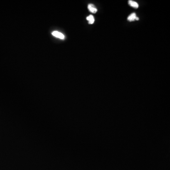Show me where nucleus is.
I'll use <instances>...</instances> for the list:
<instances>
[{"instance_id":"3","label":"nucleus","mask_w":170,"mask_h":170,"mask_svg":"<svg viewBox=\"0 0 170 170\" xmlns=\"http://www.w3.org/2000/svg\"><path fill=\"white\" fill-rule=\"evenodd\" d=\"M129 5H130V6L132 7L136 8V9H137L139 8V4H138V3L137 2H136V1H132V0L129 1Z\"/></svg>"},{"instance_id":"5","label":"nucleus","mask_w":170,"mask_h":170,"mask_svg":"<svg viewBox=\"0 0 170 170\" xmlns=\"http://www.w3.org/2000/svg\"><path fill=\"white\" fill-rule=\"evenodd\" d=\"M87 20H88V23L90 24H93L94 22V19L93 16L90 15L87 17Z\"/></svg>"},{"instance_id":"1","label":"nucleus","mask_w":170,"mask_h":170,"mask_svg":"<svg viewBox=\"0 0 170 170\" xmlns=\"http://www.w3.org/2000/svg\"><path fill=\"white\" fill-rule=\"evenodd\" d=\"M52 35L55 37H58L61 39H64L65 38L64 35L62 33L59 32L58 31H53L52 33Z\"/></svg>"},{"instance_id":"2","label":"nucleus","mask_w":170,"mask_h":170,"mask_svg":"<svg viewBox=\"0 0 170 170\" xmlns=\"http://www.w3.org/2000/svg\"><path fill=\"white\" fill-rule=\"evenodd\" d=\"M88 10L90 11L91 13H96L97 11V10L96 8V7L94 6V5L92 4H90L88 5Z\"/></svg>"},{"instance_id":"4","label":"nucleus","mask_w":170,"mask_h":170,"mask_svg":"<svg viewBox=\"0 0 170 170\" xmlns=\"http://www.w3.org/2000/svg\"><path fill=\"white\" fill-rule=\"evenodd\" d=\"M136 17H137V16H136L135 13H133L128 17V20L129 21H134V20H136Z\"/></svg>"}]
</instances>
